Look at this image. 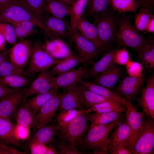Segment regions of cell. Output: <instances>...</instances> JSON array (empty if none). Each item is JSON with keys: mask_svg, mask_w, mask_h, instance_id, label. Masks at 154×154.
Returning a JSON list of instances; mask_svg holds the SVG:
<instances>
[{"mask_svg": "<svg viewBox=\"0 0 154 154\" xmlns=\"http://www.w3.org/2000/svg\"><path fill=\"white\" fill-rule=\"evenodd\" d=\"M84 106L81 88L77 85L62 94L59 110H81Z\"/></svg>", "mask_w": 154, "mask_h": 154, "instance_id": "cell-18", "label": "cell"}, {"mask_svg": "<svg viewBox=\"0 0 154 154\" xmlns=\"http://www.w3.org/2000/svg\"><path fill=\"white\" fill-rule=\"evenodd\" d=\"M46 154H60L54 143H51L47 147Z\"/></svg>", "mask_w": 154, "mask_h": 154, "instance_id": "cell-54", "label": "cell"}, {"mask_svg": "<svg viewBox=\"0 0 154 154\" xmlns=\"http://www.w3.org/2000/svg\"><path fill=\"white\" fill-rule=\"evenodd\" d=\"M120 47L117 45L111 49H108L103 53L102 57L94 63L92 67L88 68L85 79L94 78L105 71L114 64V56L116 50Z\"/></svg>", "mask_w": 154, "mask_h": 154, "instance_id": "cell-20", "label": "cell"}, {"mask_svg": "<svg viewBox=\"0 0 154 154\" xmlns=\"http://www.w3.org/2000/svg\"><path fill=\"white\" fill-rule=\"evenodd\" d=\"M20 89L11 88L0 84V99L17 91Z\"/></svg>", "mask_w": 154, "mask_h": 154, "instance_id": "cell-52", "label": "cell"}, {"mask_svg": "<svg viewBox=\"0 0 154 154\" xmlns=\"http://www.w3.org/2000/svg\"><path fill=\"white\" fill-rule=\"evenodd\" d=\"M87 114L80 115L65 125H57L60 132L59 137L70 145L79 146L90 126Z\"/></svg>", "mask_w": 154, "mask_h": 154, "instance_id": "cell-5", "label": "cell"}, {"mask_svg": "<svg viewBox=\"0 0 154 154\" xmlns=\"http://www.w3.org/2000/svg\"><path fill=\"white\" fill-rule=\"evenodd\" d=\"M122 71L121 67L114 64L108 69L94 77L91 82L110 90L114 88L118 81Z\"/></svg>", "mask_w": 154, "mask_h": 154, "instance_id": "cell-21", "label": "cell"}, {"mask_svg": "<svg viewBox=\"0 0 154 154\" xmlns=\"http://www.w3.org/2000/svg\"><path fill=\"white\" fill-rule=\"evenodd\" d=\"M92 0H88V7L90 6L91 4V3Z\"/></svg>", "mask_w": 154, "mask_h": 154, "instance_id": "cell-61", "label": "cell"}, {"mask_svg": "<svg viewBox=\"0 0 154 154\" xmlns=\"http://www.w3.org/2000/svg\"><path fill=\"white\" fill-rule=\"evenodd\" d=\"M47 146L45 145L36 143L31 145L29 149L32 154H46Z\"/></svg>", "mask_w": 154, "mask_h": 154, "instance_id": "cell-50", "label": "cell"}, {"mask_svg": "<svg viewBox=\"0 0 154 154\" xmlns=\"http://www.w3.org/2000/svg\"><path fill=\"white\" fill-rule=\"evenodd\" d=\"M0 33L9 44L13 45L16 42L17 39L14 28L11 24L0 22Z\"/></svg>", "mask_w": 154, "mask_h": 154, "instance_id": "cell-44", "label": "cell"}, {"mask_svg": "<svg viewBox=\"0 0 154 154\" xmlns=\"http://www.w3.org/2000/svg\"><path fill=\"white\" fill-rule=\"evenodd\" d=\"M96 94L112 101H116L125 104L128 101L103 86L94 83L91 81L81 80L78 84Z\"/></svg>", "mask_w": 154, "mask_h": 154, "instance_id": "cell-23", "label": "cell"}, {"mask_svg": "<svg viewBox=\"0 0 154 154\" xmlns=\"http://www.w3.org/2000/svg\"><path fill=\"white\" fill-rule=\"evenodd\" d=\"M138 62L148 70L154 68V41L153 38L147 40L137 53Z\"/></svg>", "mask_w": 154, "mask_h": 154, "instance_id": "cell-27", "label": "cell"}, {"mask_svg": "<svg viewBox=\"0 0 154 154\" xmlns=\"http://www.w3.org/2000/svg\"><path fill=\"white\" fill-rule=\"evenodd\" d=\"M46 10L47 13L57 18H64L67 16H70L71 6L57 0H47L45 2Z\"/></svg>", "mask_w": 154, "mask_h": 154, "instance_id": "cell-32", "label": "cell"}, {"mask_svg": "<svg viewBox=\"0 0 154 154\" xmlns=\"http://www.w3.org/2000/svg\"><path fill=\"white\" fill-rule=\"evenodd\" d=\"M123 112H117L109 113L94 112L86 114L88 121L90 122V126L105 125L117 121H120L123 119Z\"/></svg>", "mask_w": 154, "mask_h": 154, "instance_id": "cell-26", "label": "cell"}, {"mask_svg": "<svg viewBox=\"0 0 154 154\" xmlns=\"http://www.w3.org/2000/svg\"><path fill=\"white\" fill-rule=\"evenodd\" d=\"M147 32L154 33V15L149 19L147 25L144 33Z\"/></svg>", "mask_w": 154, "mask_h": 154, "instance_id": "cell-53", "label": "cell"}, {"mask_svg": "<svg viewBox=\"0 0 154 154\" xmlns=\"http://www.w3.org/2000/svg\"><path fill=\"white\" fill-rule=\"evenodd\" d=\"M61 95L57 93L35 114L37 127L46 125L51 121L59 107Z\"/></svg>", "mask_w": 154, "mask_h": 154, "instance_id": "cell-17", "label": "cell"}, {"mask_svg": "<svg viewBox=\"0 0 154 154\" xmlns=\"http://www.w3.org/2000/svg\"><path fill=\"white\" fill-rule=\"evenodd\" d=\"M140 4V7L147 8L153 11V7H152L147 0H137Z\"/></svg>", "mask_w": 154, "mask_h": 154, "instance_id": "cell-55", "label": "cell"}, {"mask_svg": "<svg viewBox=\"0 0 154 154\" xmlns=\"http://www.w3.org/2000/svg\"><path fill=\"white\" fill-rule=\"evenodd\" d=\"M43 23L47 28L58 37L66 38L70 35L69 25L64 18L45 15Z\"/></svg>", "mask_w": 154, "mask_h": 154, "instance_id": "cell-25", "label": "cell"}, {"mask_svg": "<svg viewBox=\"0 0 154 154\" xmlns=\"http://www.w3.org/2000/svg\"><path fill=\"white\" fill-rule=\"evenodd\" d=\"M14 75H29L27 72L17 68L8 59L0 63V76Z\"/></svg>", "mask_w": 154, "mask_h": 154, "instance_id": "cell-42", "label": "cell"}, {"mask_svg": "<svg viewBox=\"0 0 154 154\" xmlns=\"http://www.w3.org/2000/svg\"><path fill=\"white\" fill-rule=\"evenodd\" d=\"M15 30L17 39H24L32 34L37 27L30 21H24L11 24Z\"/></svg>", "mask_w": 154, "mask_h": 154, "instance_id": "cell-41", "label": "cell"}, {"mask_svg": "<svg viewBox=\"0 0 154 154\" xmlns=\"http://www.w3.org/2000/svg\"><path fill=\"white\" fill-rule=\"evenodd\" d=\"M17 124L28 129L29 130L38 127L35 114L23 103L17 108L13 115Z\"/></svg>", "mask_w": 154, "mask_h": 154, "instance_id": "cell-24", "label": "cell"}, {"mask_svg": "<svg viewBox=\"0 0 154 154\" xmlns=\"http://www.w3.org/2000/svg\"><path fill=\"white\" fill-rule=\"evenodd\" d=\"M67 5L72 6L75 1V0H57Z\"/></svg>", "mask_w": 154, "mask_h": 154, "instance_id": "cell-57", "label": "cell"}, {"mask_svg": "<svg viewBox=\"0 0 154 154\" xmlns=\"http://www.w3.org/2000/svg\"><path fill=\"white\" fill-rule=\"evenodd\" d=\"M24 21L32 22L48 34L56 37L33 14L20 0H11L0 9V22L12 24Z\"/></svg>", "mask_w": 154, "mask_h": 154, "instance_id": "cell-2", "label": "cell"}, {"mask_svg": "<svg viewBox=\"0 0 154 154\" xmlns=\"http://www.w3.org/2000/svg\"><path fill=\"white\" fill-rule=\"evenodd\" d=\"M54 78L48 69L40 72L30 86L25 89L22 100L24 101L29 96L46 93L54 88Z\"/></svg>", "mask_w": 154, "mask_h": 154, "instance_id": "cell-13", "label": "cell"}, {"mask_svg": "<svg viewBox=\"0 0 154 154\" xmlns=\"http://www.w3.org/2000/svg\"><path fill=\"white\" fill-rule=\"evenodd\" d=\"M107 153L110 154H132L127 143H121L108 147Z\"/></svg>", "mask_w": 154, "mask_h": 154, "instance_id": "cell-48", "label": "cell"}, {"mask_svg": "<svg viewBox=\"0 0 154 154\" xmlns=\"http://www.w3.org/2000/svg\"><path fill=\"white\" fill-rule=\"evenodd\" d=\"M151 5L153 7L154 5V0H147Z\"/></svg>", "mask_w": 154, "mask_h": 154, "instance_id": "cell-60", "label": "cell"}, {"mask_svg": "<svg viewBox=\"0 0 154 154\" xmlns=\"http://www.w3.org/2000/svg\"><path fill=\"white\" fill-rule=\"evenodd\" d=\"M78 86L80 88L83 104L87 109H90L94 105L99 103L106 102L112 101L86 88Z\"/></svg>", "mask_w": 154, "mask_h": 154, "instance_id": "cell-40", "label": "cell"}, {"mask_svg": "<svg viewBox=\"0 0 154 154\" xmlns=\"http://www.w3.org/2000/svg\"><path fill=\"white\" fill-rule=\"evenodd\" d=\"M115 127L110 137L108 147L121 143H128L130 130L126 119H123Z\"/></svg>", "mask_w": 154, "mask_h": 154, "instance_id": "cell-28", "label": "cell"}, {"mask_svg": "<svg viewBox=\"0 0 154 154\" xmlns=\"http://www.w3.org/2000/svg\"><path fill=\"white\" fill-rule=\"evenodd\" d=\"M44 0V1L45 2L47 0Z\"/></svg>", "mask_w": 154, "mask_h": 154, "instance_id": "cell-62", "label": "cell"}, {"mask_svg": "<svg viewBox=\"0 0 154 154\" xmlns=\"http://www.w3.org/2000/svg\"><path fill=\"white\" fill-rule=\"evenodd\" d=\"M154 119L145 114L142 128L135 143L132 154L154 153Z\"/></svg>", "mask_w": 154, "mask_h": 154, "instance_id": "cell-7", "label": "cell"}, {"mask_svg": "<svg viewBox=\"0 0 154 154\" xmlns=\"http://www.w3.org/2000/svg\"><path fill=\"white\" fill-rule=\"evenodd\" d=\"M90 112L109 113L113 112H124L126 110L125 105L114 101L106 102L95 105L90 108Z\"/></svg>", "mask_w": 154, "mask_h": 154, "instance_id": "cell-37", "label": "cell"}, {"mask_svg": "<svg viewBox=\"0 0 154 154\" xmlns=\"http://www.w3.org/2000/svg\"><path fill=\"white\" fill-rule=\"evenodd\" d=\"M5 39L0 33V51H3L5 49Z\"/></svg>", "mask_w": 154, "mask_h": 154, "instance_id": "cell-56", "label": "cell"}, {"mask_svg": "<svg viewBox=\"0 0 154 154\" xmlns=\"http://www.w3.org/2000/svg\"><path fill=\"white\" fill-rule=\"evenodd\" d=\"M141 96L137 100V108L140 107L147 116L154 119V74L148 77Z\"/></svg>", "mask_w": 154, "mask_h": 154, "instance_id": "cell-14", "label": "cell"}, {"mask_svg": "<svg viewBox=\"0 0 154 154\" xmlns=\"http://www.w3.org/2000/svg\"><path fill=\"white\" fill-rule=\"evenodd\" d=\"M110 9L108 0H92L88 11L90 15L94 17Z\"/></svg>", "mask_w": 154, "mask_h": 154, "instance_id": "cell-43", "label": "cell"}, {"mask_svg": "<svg viewBox=\"0 0 154 154\" xmlns=\"http://www.w3.org/2000/svg\"><path fill=\"white\" fill-rule=\"evenodd\" d=\"M88 68L81 66L76 69L58 74L54 78V88H62L68 91L76 87L86 77Z\"/></svg>", "mask_w": 154, "mask_h": 154, "instance_id": "cell-12", "label": "cell"}, {"mask_svg": "<svg viewBox=\"0 0 154 154\" xmlns=\"http://www.w3.org/2000/svg\"><path fill=\"white\" fill-rule=\"evenodd\" d=\"M17 126L10 119L0 117V143L13 147H21L17 134Z\"/></svg>", "mask_w": 154, "mask_h": 154, "instance_id": "cell-16", "label": "cell"}, {"mask_svg": "<svg viewBox=\"0 0 154 154\" xmlns=\"http://www.w3.org/2000/svg\"><path fill=\"white\" fill-rule=\"evenodd\" d=\"M88 0H77L71 6L70 15V36L73 31L76 29L77 25L82 17V15Z\"/></svg>", "mask_w": 154, "mask_h": 154, "instance_id": "cell-33", "label": "cell"}, {"mask_svg": "<svg viewBox=\"0 0 154 154\" xmlns=\"http://www.w3.org/2000/svg\"><path fill=\"white\" fill-rule=\"evenodd\" d=\"M70 40L84 62V64L93 62L94 59L101 54L95 45L82 36L76 29H74L70 36Z\"/></svg>", "mask_w": 154, "mask_h": 154, "instance_id": "cell-9", "label": "cell"}, {"mask_svg": "<svg viewBox=\"0 0 154 154\" xmlns=\"http://www.w3.org/2000/svg\"><path fill=\"white\" fill-rule=\"evenodd\" d=\"M42 46L46 51L56 58L60 55L61 51L67 55L71 52L69 50L64 42L59 39H54L51 40H46Z\"/></svg>", "mask_w": 154, "mask_h": 154, "instance_id": "cell-34", "label": "cell"}, {"mask_svg": "<svg viewBox=\"0 0 154 154\" xmlns=\"http://www.w3.org/2000/svg\"><path fill=\"white\" fill-rule=\"evenodd\" d=\"M8 59L7 57L3 56L0 54V63L3 61Z\"/></svg>", "mask_w": 154, "mask_h": 154, "instance_id": "cell-59", "label": "cell"}, {"mask_svg": "<svg viewBox=\"0 0 154 154\" xmlns=\"http://www.w3.org/2000/svg\"><path fill=\"white\" fill-rule=\"evenodd\" d=\"M59 139L53 141L60 154H81L76 147L68 144L62 138L60 137Z\"/></svg>", "mask_w": 154, "mask_h": 154, "instance_id": "cell-45", "label": "cell"}, {"mask_svg": "<svg viewBox=\"0 0 154 154\" xmlns=\"http://www.w3.org/2000/svg\"><path fill=\"white\" fill-rule=\"evenodd\" d=\"M125 66L129 76L139 77L143 75V66L140 62L131 60L127 63Z\"/></svg>", "mask_w": 154, "mask_h": 154, "instance_id": "cell-46", "label": "cell"}, {"mask_svg": "<svg viewBox=\"0 0 154 154\" xmlns=\"http://www.w3.org/2000/svg\"><path fill=\"white\" fill-rule=\"evenodd\" d=\"M25 89L17 91L0 99V117L10 119L16 110Z\"/></svg>", "mask_w": 154, "mask_h": 154, "instance_id": "cell-19", "label": "cell"}, {"mask_svg": "<svg viewBox=\"0 0 154 154\" xmlns=\"http://www.w3.org/2000/svg\"><path fill=\"white\" fill-rule=\"evenodd\" d=\"M30 83V79L24 75H14L0 76V84L13 89H21Z\"/></svg>", "mask_w": 154, "mask_h": 154, "instance_id": "cell-35", "label": "cell"}, {"mask_svg": "<svg viewBox=\"0 0 154 154\" xmlns=\"http://www.w3.org/2000/svg\"><path fill=\"white\" fill-rule=\"evenodd\" d=\"M59 88H54L49 91L35 95L31 98L23 101V103L35 114L49 100L57 93Z\"/></svg>", "mask_w": 154, "mask_h": 154, "instance_id": "cell-29", "label": "cell"}, {"mask_svg": "<svg viewBox=\"0 0 154 154\" xmlns=\"http://www.w3.org/2000/svg\"><path fill=\"white\" fill-rule=\"evenodd\" d=\"M115 38L117 45L128 47L138 53L147 39L139 33L125 13L118 15L117 29Z\"/></svg>", "mask_w": 154, "mask_h": 154, "instance_id": "cell-3", "label": "cell"}, {"mask_svg": "<svg viewBox=\"0 0 154 154\" xmlns=\"http://www.w3.org/2000/svg\"><path fill=\"white\" fill-rule=\"evenodd\" d=\"M111 9L94 17L93 24L97 29L99 39L106 51L115 38L117 29L118 15Z\"/></svg>", "mask_w": 154, "mask_h": 154, "instance_id": "cell-4", "label": "cell"}, {"mask_svg": "<svg viewBox=\"0 0 154 154\" xmlns=\"http://www.w3.org/2000/svg\"><path fill=\"white\" fill-rule=\"evenodd\" d=\"M33 46V51L27 72L29 75L35 74L48 70L63 60V59L53 56L40 44H35Z\"/></svg>", "mask_w": 154, "mask_h": 154, "instance_id": "cell-6", "label": "cell"}, {"mask_svg": "<svg viewBox=\"0 0 154 154\" xmlns=\"http://www.w3.org/2000/svg\"><path fill=\"white\" fill-rule=\"evenodd\" d=\"M110 9L119 13L131 12L135 14L140 6L137 0H108Z\"/></svg>", "mask_w": 154, "mask_h": 154, "instance_id": "cell-31", "label": "cell"}, {"mask_svg": "<svg viewBox=\"0 0 154 154\" xmlns=\"http://www.w3.org/2000/svg\"><path fill=\"white\" fill-rule=\"evenodd\" d=\"M11 0H0V9L7 4Z\"/></svg>", "mask_w": 154, "mask_h": 154, "instance_id": "cell-58", "label": "cell"}, {"mask_svg": "<svg viewBox=\"0 0 154 154\" xmlns=\"http://www.w3.org/2000/svg\"><path fill=\"white\" fill-rule=\"evenodd\" d=\"M90 112V109L81 110L72 109L59 111L57 117V125L59 126L65 125L80 115Z\"/></svg>", "mask_w": 154, "mask_h": 154, "instance_id": "cell-38", "label": "cell"}, {"mask_svg": "<svg viewBox=\"0 0 154 154\" xmlns=\"http://www.w3.org/2000/svg\"><path fill=\"white\" fill-rule=\"evenodd\" d=\"M58 129L57 125H45L33 129L27 142L21 146L24 149H28L33 143H37L46 145L52 142L57 135Z\"/></svg>", "mask_w": 154, "mask_h": 154, "instance_id": "cell-15", "label": "cell"}, {"mask_svg": "<svg viewBox=\"0 0 154 154\" xmlns=\"http://www.w3.org/2000/svg\"><path fill=\"white\" fill-rule=\"evenodd\" d=\"M145 82L143 75L139 77L128 75L123 79L113 91L128 101H132L141 93Z\"/></svg>", "mask_w": 154, "mask_h": 154, "instance_id": "cell-10", "label": "cell"}, {"mask_svg": "<svg viewBox=\"0 0 154 154\" xmlns=\"http://www.w3.org/2000/svg\"><path fill=\"white\" fill-rule=\"evenodd\" d=\"M33 49L31 40H20L10 48L9 60L17 68L24 70L30 58Z\"/></svg>", "mask_w": 154, "mask_h": 154, "instance_id": "cell-11", "label": "cell"}, {"mask_svg": "<svg viewBox=\"0 0 154 154\" xmlns=\"http://www.w3.org/2000/svg\"><path fill=\"white\" fill-rule=\"evenodd\" d=\"M17 125V134L20 140L25 139L28 137L29 130L21 125Z\"/></svg>", "mask_w": 154, "mask_h": 154, "instance_id": "cell-51", "label": "cell"}, {"mask_svg": "<svg viewBox=\"0 0 154 154\" xmlns=\"http://www.w3.org/2000/svg\"><path fill=\"white\" fill-rule=\"evenodd\" d=\"M131 60L129 54L127 47H124L121 49H118L116 51L114 56L115 64L125 66Z\"/></svg>", "mask_w": 154, "mask_h": 154, "instance_id": "cell-47", "label": "cell"}, {"mask_svg": "<svg viewBox=\"0 0 154 154\" xmlns=\"http://www.w3.org/2000/svg\"><path fill=\"white\" fill-rule=\"evenodd\" d=\"M139 11L134 17V26L139 32L144 33L149 19L154 15L148 9L140 7Z\"/></svg>", "mask_w": 154, "mask_h": 154, "instance_id": "cell-39", "label": "cell"}, {"mask_svg": "<svg viewBox=\"0 0 154 154\" xmlns=\"http://www.w3.org/2000/svg\"><path fill=\"white\" fill-rule=\"evenodd\" d=\"M76 29L82 36L92 42L101 53H103L106 51L99 39L97 29L93 24L82 17L78 22Z\"/></svg>", "mask_w": 154, "mask_h": 154, "instance_id": "cell-22", "label": "cell"}, {"mask_svg": "<svg viewBox=\"0 0 154 154\" xmlns=\"http://www.w3.org/2000/svg\"><path fill=\"white\" fill-rule=\"evenodd\" d=\"M125 105L126 107L124 112L125 119L130 130L128 144L132 153L135 141L142 128L145 114L143 111H137V107L132 105L129 101Z\"/></svg>", "mask_w": 154, "mask_h": 154, "instance_id": "cell-8", "label": "cell"}, {"mask_svg": "<svg viewBox=\"0 0 154 154\" xmlns=\"http://www.w3.org/2000/svg\"><path fill=\"white\" fill-rule=\"evenodd\" d=\"M20 1L38 19L43 23L44 18L47 14L44 0Z\"/></svg>", "mask_w": 154, "mask_h": 154, "instance_id": "cell-36", "label": "cell"}, {"mask_svg": "<svg viewBox=\"0 0 154 154\" xmlns=\"http://www.w3.org/2000/svg\"><path fill=\"white\" fill-rule=\"evenodd\" d=\"M26 152L17 150L13 147L0 143V154H26Z\"/></svg>", "mask_w": 154, "mask_h": 154, "instance_id": "cell-49", "label": "cell"}, {"mask_svg": "<svg viewBox=\"0 0 154 154\" xmlns=\"http://www.w3.org/2000/svg\"><path fill=\"white\" fill-rule=\"evenodd\" d=\"M80 63L84 64L82 59L78 55L71 52L62 61L53 66L50 71L54 76L72 70Z\"/></svg>", "mask_w": 154, "mask_h": 154, "instance_id": "cell-30", "label": "cell"}, {"mask_svg": "<svg viewBox=\"0 0 154 154\" xmlns=\"http://www.w3.org/2000/svg\"><path fill=\"white\" fill-rule=\"evenodd\" d=\"M121 121L105 125H90L79 146L81 149L91 151L94 154H107L110 133Z\"/></svg>", "mask_w": 154, "mask_h": 154, "instance_id": "cell-1", "label": "cell"}]
</instances>
